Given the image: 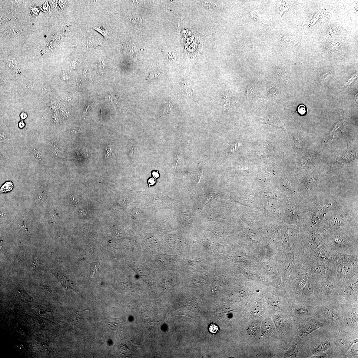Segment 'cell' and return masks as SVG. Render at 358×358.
I'll return each mask as SVG.
<instances>
[{
    "instance_id": "cell-1",
    "label": "cell",
    "mask_w": 358,
    "mask_h": 358,
    "mask_svg": "<svg viewBox=\"0 0 358 358\" xmlns=\"http://www.w3.org/2000/svg\"><path fill=\"white\" fill-rule=\"evenodd\" d=\"M341 202L334 195L317 192L305 203L306 214L303 229L312 230L322 227L323 220L330 212L339 210Z\"/></svg>"
},
{
    "instance_id": "cell-2",
    "label": "cell",
    "mask_w": 358,
    "mask_h": 358,
    "mask_svg": "<svg viewBox=\"0 0 358 358\" xmlns=\"http://www.w3.org/2000/svg\"><path fill=\"white\" fill-rule=\"evenodd\" d=\"M339 328L330 325L321 328L301 340L303 349L300 358L320 356L336 347V333Z\"/></svg>"
},
{
    "instance_id": "cell-3",
    "label": "cell",
    "mask_w": 358,
    "mask_h": 358,
    "mask_svg": "<svg viewBox=\"0 0 358 358\" xmlns=\"http://www.w3.org/2000/svg\"><path fill=\"white\" fill-rule=\"evenodd\" d=\"M358 209L330 212L323 220L322 227L326 230L340 231L358 237Z\"/></svg>"
},
{
    "instance_id": "cell-4",
    "label": "cell",
    "mask_w": 358,
    "mask_h": 358,
    "mask_svg": "<svg viewBox=\"0 0 358 358\" xmlns=\"http://www.w3.org/2000/svg\"><path fill=\"white\" fill-rule=\"evenodd\" d=\"M337 274L336 283L339 288L358 275V254H346L335 251Z\"/></svg>"
},
{
    "instance_id": "cell-5",
    "label": "cell",
    "mask_w": 358,
    "mask_h": 358,
    "mask_svg": "<svg viewBox=\"0 0 358 358\" xmlns=\"http://www.w3.org/2000/svg\"><path fill=\"white\" fill-rule=\"evenodd\" d=\"M326 230V242L333 251L346 254H358V237L340 231Z\"/></svg>"
},
{
    "instance_id": "cell-6",
    "label": "cell",
    "mask_w": 358,
    "mask_h": 358,
    "mask_svg": "<svg viewBox=\"0 0 358 358\" xmlns=\"http://www.w3.org/2000/svg\"><path fill=\"white\" fill-rule=\"evenodd\" d=\"M300 262L307 271L313 275L316 279L330 277L336 278L337 272L334 263L319 262L311 258L309 254L301 253Z\"/></svg>"
},
{
    "instance_id": "cell-7",
    "label": "cell",
    "mask_w": 358,
    "mask_h": 358,
    "mask_svg": "<svg viewBox=\"0 0 358 358\" xmlns=\"http://www.w3.org/2000/svg\"><path fill=\"white\" fill-rule=\"evenodd\" d=\"M327 232L324 227L316 230H307L301 229L299 238V247L304 254H309L326 241Z\"/></svg>"
},
{
    "instance_id": "cell-8",
    "label": "cell",
    "mask_w": 358,
    "mask_h": 358,
    "mask_svg": "<svg viewBox=\"0 0 358 358\" xmlns=\"http://www.w3.org/2000/svg\"><path fill=\"white\" fill-rule=\"evenodd\" d=\"M315 316L329 323L330 325L339 327L343 317V309L336 302L319 303L314 306Z\"/></svg>"
},
{
    "instance_id": "cell-9",
    "label": "cell",
    "mask_w": 358,
    "mask_h": 358,
    "mask_svg": "<svg viewBox=\"0 0 358 358\" xmlns=\"http://www.w3.org/2000/svg\"><path fill=\"white\" fill-rule=\"evenodd\" d=\"M336 302L343 308L358 305V275L339 288Z\"/></svg>"
},
{
    "instance_id": "cell-10",
    "label": "cell",
    "mask_w": 358,
    "mask_h": 358,
    "mask_svg": "<svg viewBox=\"0 0 358 358\" xmlns=\"http://www.w3.org/2000/svg\"><path fill=\"white\" fill-rule=\"evenodd\" d=\"M342 320L339 325L340 332L346 337L358 338V305L343 308Z\"/></svg>"
},
{
    "instance_id": "cell-11",
    "label": "cell",
    "mask_w": 358,
    "mask_h": 358,
    "mask_svg": "<svg viewBox=\"0 0 358 358\" xmlns=\"http://www.w3.org/2000/svg\"><path fill=\"white\" fill-rule=\"evenodd\" d=\"M336 279V277H330L317 279L319 303L336 302L339 287Z\"/></svg>"
},
{
    "instance_id": "cell-12",
    "label": "cell",
    "mask_w": 358,
    "mask_h": 358,
    "mask_svg": "<svg viewBox=\"0 0 358 358\" xmlns=\"http://www.w3.org/2000/svg\"><path fill=\"white\" fill-rule=\"evenodd\" d=\"M320 177V173L314 171L308 172L304 175L299 194L301 201L306 203L316 194Z\"/></svg>"
},
{
    "instance_id": "cell-13",
    "label": "cell",
    "mask_w": 358,
    "mask_h": 358,
    "mask_svg": "<svg viewBox=\"0 0 358 358\" xmlns=\"http://www.w3.org/2000/svg\"><path fill=\"white\" fill-rule=\"evenodd\" d=\"M306 285L298 292L294 294V302L315 305L319 303L317 287V279L310 273Z\"/></svg>"
},
{
    "instance_id": "cell-14",
    "label": "cell",
    "mask_w": 358,
    "mask_h": 358,
    "mask_svg": "<svg viewBox=\"0 0 358 358\" xmlns=\"http://www.w3.org/2000/svg\"><path fill=\"white\" fill-rule=\"evenodd\" d=\"M291 307L297 330L315 316V305L294 302Z\"/></svg>"
},
{
    "instance_id": "cell-15",
    "label": "cell",
    "mask_w": 358,
    "mask_h": 358,
    "mask_svg": "<svg viewBox=\"0 0 358 358\" xmlns=\"http://www.w3.org/2000/svg\"><path fill=\"white\" fill-rule=\"evenodd\" d=\"M330 325L328 322L315 316L297 330L293 339L302 340L318 329Z\"/></svg>"
},
{
    "instance_id": "cell-16",
    "label": "cell",
    "mask_w": 358,
    "mask_h": 358,
    "mask_svg": "<svg viewBox=\"0 0 358 358\" xmlns=\"http://www.w3.org/2000/svg\"><path fill=\"white\" fill-rule=\"evenodd\" d=\"M334 252L326 242L311 251L309 255L311 258L315 261L335 264L336 257Z\"/></svg>"
},
{
    "instance_id": "cell-17",
    "label": "cell",
    "mask_w": 358,
    "mask_h": 358,
    "mask_svg": "<svg viewBox=\"0 0 358 358\" xmlns=\"http://www.w3.org/2000/svg\"><path fill=\"white\" fill-rule=\"evenodd\" d=\"M358 342V338L349 340L340 332L339 328L336 330L335 345L343 358L351 347Z\"/></svg>"
},
{
    "instance_id": "cell-18",
    "label": "cell",
    "mask_w": 358,
    "mask_h": 358,
    "mask_svg": "<svg viewBox=\"0 0 358 358\" xmlns=\"http://www.w3.org/2000/svg\"><path fill=\"white\" fill-rule=\"evenodd\" d=\"M343 358L340 354L339 350L336 347H334L328 351L317 356L312 357L311 358Z\"/></svg>"
},
{
    "instance_id": "cell-19",
    "label": "cell",
    "mask_w": 358,
    "mask_h": 358,
    "mask_svg": "<svg viewBox=\"0 0 358 358\" xmlns=\"http://www.w3.org/2000/svg\"><path fill=\"white\" fill-rule=\"evenodd\" d=\"M89 263L90 265L91 268L90 278H93L94 277L98 270L100 269V261Z\"/></svg>"
},
{
    "instance_id": "cell-20",
    "label": "cell",
    "mask_w": 358,
    "mask_h": 358,
    "mask_svg": "<svg viewBox=\"0 0 358 358\" xmlns=\"http://www.w3.org/2000/svg\"><path fill=\"white\" fill-rule=\"evenodd\" d=\"M294 141V145L296 148L302 149H303L305 145V143L303 139L298 135H293Z\"/></svg>"
},
{
    "instance_id": "cell-21",
    "label": "cell",
    "mask_w": 358,
    "mask_h": 358,
    "mask_svg": "<svg viewBox=\"0 0 358 358\" xmlns=\"http://www.w3.org/2000/svg\"><path fill=\"white\" fill-rule=\"evenodd\" d=\"M259 326L256 323L252 324L248 327L247 330L248 335L251 337L255 336L257 334Z\"/></svg>"
},
{
    "instance_id": "cell-22",
    "label": "cell",
    "mask_w": 358,
    "mask_h": 358,
    "mask_svg": "<svg viewBox=\"0 0 358 358\" xmlns=\"http://www.w3.org/2000/svg\"><path fill=\"white\" fill-rule=\"evenodd\" d=\"M60 282L62 284V285L66 289H72L74 290H75L74 288V287L73 286V284L66 277L64 276L61 278V277L60 278Z\"/></svg>"
},
{
    "instance_id": "cell-23",
    "label": "cell",
    "mask_w": 358,
    "mask_h": 358,
    "mask_svg": "<svg viewBox=\"0 0 358 358\" xmlns=\"http://www.w3.org/2000/svg\"><path fill=\"white\" fill-rule=\"evenodd\" d=\"M115 149L114 146L111 144H109L107 145L104 149V156L106 159L110 158L112 155V152Z\"/></svg>"
},
{
    "instance_id": "cell-24",
    "label": "cell",
    "mask_w": 358,
    "mask_h": 358,
    "mask_svg": "<svg viewBox=\"0 0 358 358\" xmlns=\"http://www.w3.org/2000/svg\"><path fill=\"white\" fill-rule=\"evenodd\" d=\"M262 307L260 304H257L253 308L251 312V315L252 317H255L257 316L259 313H260L262 311Z\"/></svg>"
},
{
    "instance_id": "cell-25",
    "label": "cell",
    "mask_w": 358,
    "mask_h": 358,
    "mask_svg": "<svg viewBox=\"0 0 358 358\" xmlns=\"http://www.w3.org/2000/svg\"><path fill=\"white\" fill-rule=\"evenodd\" d=\"M93 29L101 34L105 38H108V31L103 27L96 26L94 27Z\"/></svg>"
},
{
    "instance_id": "cell-26",
    "label": "cell",
    "mask_w": 358,
    "mask_h": 358,
    "mask_svg": "<svg viewBox=\"0 0 358 358\" xmlns=\"http://www.w3.org/2000/svg\"><path fill=\"white\" fill-rule=\"evenodd\" d=\"M331 76V73L329 72L324 74L319 78V83L321 84L327 81L330 78Z\"/></svg>"
},
{
    "instance_id": "cell-27",
    "label": "cell",
    "mask_w": 358,
    "mask_h": 358,
    "mask_svg": "<svg viewBox=\"0 0 358 358\" xmlns=\"http://www.w3.org/2000/svg\"><path fill=\"white\" fill-rule=\"evenodd\" d=\"M209 332L213 334H216L219 331L218 326L214 323H210L208 326Z\"/></svg>"
},
{
    "instance_id": "cell-28",
    "label": "cell",
    "mask_w": 358,
    "mask_h": 358,
    "mask_svg": "<svg viewBox=\"0 0 358 358\" xmlns=\"http://www.w3.org/2000/svg\"><path fill=\"white\" fill-rule=\"evenodd\" d=\"M275 75L276 77L281 79H285L287 77V72L284 70L280 69L276 70Z\"/></svg>"
},
{
    "instance_id": "cell-29",
    "label": "cell",
    "mask_w": 358,
    "mask_h": 358,
    "mask_svg": "<svg viewBox=\"0 0 358 358\" xmlns=\"http://www.w3.org/2000/svg\"><path fill=\"white\" fill-rule=\"evenodd\" d=\"M269 322H265L264 324V326H263L262 328V333L263 334H265L267 333H268L270 332L271 331V330L272 329L271 327H272L271 325V323Z\"/></svg>"
},
{
    "instance_id": "cell-30",
    "label": "cell",
    "mask_w": 358,
    "mask_h": 358,
    "mask_svg": "<svg viewBox=\"0 0 358 358\" xmlns=\"http://www.w3.org/2000/svg\"><path fill=\"white\" fill-rule=\"evenodd\" d=\"M358 350H354L352 349H351L350 351V352H347L345 354L344 358H351L353 356H357L358 357Z\"/></svg>"
},
{
    "instance_id": "cell-31",
    "label": "cell",
    "mask_w": 358,
    "mask_h": 358,
    "mask_svg": "<svg viewBox=\"0 0 358 358\" xmlns=\"http://www.w3.org/2000/svg\"><path fill=\"white\" fill-rule=\"evenodd\" d=\"M297 110L298 113L301 115L306 114L307 113V108L305 105L300 104L297 107Z\"/></svg>"
},
{
    "instance_id": "cell-32",
    "label": "cell",
    "mask_w": 358,
    "mask_h": 358,
    "mask_svg": "<svg viewBox=\"0 0 358 358\" xmlns=\"http://www.w3.org/2000/svg\"><path fill=\"white\" fill-rule=\"evenodd\" d=\"M131 216L133 219L135 220H138L140 216L139 209L137 208L133 209L131 212Z\"/></svg>"
},
{
    "instance_id": "cell-33",
    "label": "cell",
    "mask_w": 358,
    "mask_h": 358,
    "mask_svg": "<svg viewBox=\"0 0 358 358\" xmlns=\"http://www.w3.org/2000/svg\"><path fill=\"white\" fill-rule=\"evenodd\" d=\"M280 92L278 90L275 88L272 89L271 92V95L273 99H277L280 96Z\"/></svg>"
},
{
    "instance_id": "cell-34",
    "label": "cell",
    "mask_w": 358,
    "mask_h": 358,
    "mask_svg": "<svg viewBox=\"0 0 358 358\" xmlns=\"http://www.w3.org/2000/svg\"><path fill=\"white\" fill-rule=\"evenodd\" d=\"M357 76V74H356L353 76L352 77V78L349 80L348 82L346 83V84H345V86H350L351 84L354 81L356 80Z\"/></svg>"
},
{
    "instance_id": "cell-35",
    "label": "cell",
    "mask_w": 358,
    "mask_h": 358,
    "mask_svg": "<svg viewBox=\"0 0 358 358\" xmlns=\"http://www.w3.org/2000/svg\"><path fill=\"white\" fill-rule=\"evenodd\" d=\"M38 257H35L34 258V261L33 263V265H32V268L33 270H35L37 269L38 267Z\"/></svg>"
},
{
    "instance_id": "cell-36",
    "label": "cell",
    "mask_w": 358,
    "mask_h": 358,
    "mask_svg": "<svg viewBox=\"0 0 358 358\" xmlns=\"http://www.w3.org/2000/svg\"><path fill=\"white\" fill-rule=\"evenodd\" d=\"M79 313V311H78L76 312L75 314V317L74 318L75 319L74 323H75V324L77 322L79 321V319H80V320H81L82 317L81 316H80V315Z\"/></svg>"
},
{
    "instance_id": "cell-37",
    "label": "cell",
    "mask_w": 358,
    "mask_h": 358,
    "mask_svg": "<svg viewBox=\"0 0 358 358\" xmlns=\"http://www.w3.org/2000/svg\"><path fill=\"white\" fill-rule=\"evenodd\" d=\"M128 202L127 198L125 197L121 198V199L119 200V204L121 205H124L127 203Z\"/></svg>"
},
{
    "instance_id": "cell-38",
    "label": "cell",
    "mask_w": 358,
    "mask_h": 358,
    "mask_svg": "<svg viewBox=\"0 0 358 358\" xmlns=\"http://www.w3.org/2000/svg\"><path fill=\"white\" fill-rule=\"evenodd\" d=\"M129 156L130 157L132 160L134 159H135V154L132 146V150L131 151L130 153H129Z\"/></svg>"
},
{
    "instance_id": "cell-39",
    "label": "cell",
    "mask_w": 358,
    "mask_h": 358,
    "mask_svg": "<svg viewBox=\"0 0 358 358\" xmlns=\"http://www.w3.org/2000/svg\"><path fill=\"white\" fill-rule=\"evenodd\" d=\"M149 184L150 185H152L156 183V181L154 178H150L149 180Z\"/></svg>"
},
{
    "instance_id": "cell-40",
    "label": "cell",
    "mask_w": 358,
    "mask_h": 358,
    "mask_svg": "<svg viewBox=\"0 0 358 358\" xmlns=\"http://www.w3.org/2000/svg\"><path fill=\"white\" fill-rule=\"evenodd\" d=\"M152 174L154 177L157 178L159 176V174L158 172H156V171H154L152 173Z\"/></svg>"
},
{
    "instance_id": "cell-41",
    "label": "cell",
    "mask_w": 358,
    "mask_h": 358,
    "mask_svg": "<svg viewBox=\"0 0 358 358\" xmlns=\"http://www.w3.org/2000/svg\"><path fill=\"white\" fill-rule=\"evenodd\" d=\"M83 131V130L81 129H72V130H71V132H75L76 133V132H81Z\"/></svg>"
},
{
    "instance_id": "cell-42",
    "label": "cell",
    "mask_w": 358,
    "mask_h": 358,
    "mask_svg": "<svg viewBox=\"0 0 358 358\" xmlns=\"http://www.w3.org/2000/svg\"><path fill=\"white\" fill-rule=\"evenodd\" d=\"M21 117L22 119H25L27 117V115L25 113H23L21 115Z\"/></svg>"
},
{
    "instance_id": "cell-43",
    "label": "cell",
    "mask_w": 358,
    "mask_h": 358,
    "mask_svg": "<svg viewBox=\"0 0 358 358\" xmlns=\"http://www.w3.org/2000/svg\"><path fill=\"white\" fill-rule=\"evenodd\" d=\"M25 124L24 123L22 122H20L19 123V126L20 128H22L24 126Z\"/></svg>"
}]
</instances>
